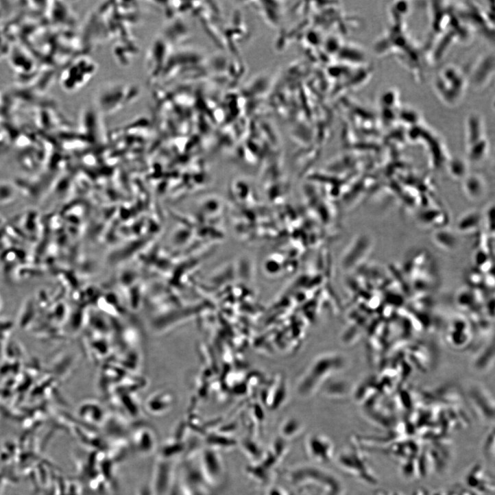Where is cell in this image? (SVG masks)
I'll return each instance as SVG.
<instances>
[{
  "label": "cell",
  "mask_w": 495,
  "mask_h": 495,
  "mask_svg": "<svg viewBox=\"0 0 495 495\" xmlns=\"http://www.w3.org/2000/svg\"><path fill=\"white\" fill-rule=\"evenodd\" d=\"M468 84L463 70L454 64L442 68L435 76L434 89L439 100L448 107H456L462 101Z\"/></svg>",
  "instance_id": "1"
},
{
  "label": "cell",
  "mask_w": 495,
  "mask_h": 495,
  "mask_svg": "<svg viewBox=\"0 0 495 495\" xmlns=\"http://www.w3.org/2000/svg\"><path fill=\"white\" fill-rule=\"evenodd\" d=\"M290 481L296 485L313 483L324 488L332 494H337L341 490L339 481L335 476L324 469L315 466H304L297 467L289 472Z\"/></svg>",
  "instance_id": "2"
},
{
  "label": "cell",
  "mask_w": 495,
  "mask_h": 495,
  "mask_svg": "<svg viewBox=\"0 0 495 495\" xmlns=\"http://www.w3.org/2000/svg\"><path fill=\"white\" fill-rule=\"evenodd\" d=\"M198 461V469L207 485H219L225 478L226 469L219 451L206 446L201 450Z\"/></svg>",
  "instance_id": "3"
},
{
  "label": "cell",
  "mask_w": 495,
  "mask_h": 495,
  "mask_svg": "<svg viewBox=\"0 0 495 495\" xmlns=\"http://www.w3.org/2000/svg\"><path fill=\"white\" fill-rule=\"evenodd\" d=\"M466 127L469 156L472 160L479 161L485 155L487 150L482 119L479 115L472 113L468 116Z\"/></svg>",
  "instance_id": "4"
},
{
  "label": "cell",
  "mask_w": 495,
  "mask_h": 495,
  "mask_svg": "<svg viewBox=\"0 0 495 495\" xmlns=\"http://www.w3.org/2000/svg\"><path fill=\"white\" fill-rule=\"evenodd\" d=\"M306 450L309 457L319 464L329 463L335 456L333 442L328 437L322 434H313L307 437Z\"/></svg>",
  "instance_id": "5"
},
{
  "label": "cell",
  "mask_w": 495,
  "mask_h": 495,
  "mask_svg": "<svg viewBox=\"0 0 495 495\" xmlns=\"http://www.w3.org/2000/svg\"><path fill=\"white\" fill-rule=\"evenodd\" d=\"M133 449L141 455H149L157 448L158 440L155 432L150 428L140 427L131 435Z\"/></svg>",
  "instance_id": "6"
},
{
  "label": "cell",
  "mask_w": 495,
  "mask_h": 495,
  "mask_svg": "<svg viewBox=\"0 0 495 495\" xmlns=\"http://www.w3.org/2000/svg\"><path fill=\"white\" fill-rule=\"evenodd\" d=\"M494 74V56L486 54L476 65L472 75V84L476 89L482 88L488 84Z\"/></svg>",
  "instance_id": "7"
},
{
  "label": "cell",
  "mask_w": 495,
  "mask_h": 495,
  "mask_svg": "<svg viewBox=\"0 0 495 495\" xmlns=\"http://www.w3.org/2000/svg\"><path fill=\"white\" fill-rule=\"evenodd\" d=\"M205 436L206 446L217 451L232 450L239 444V441L232 435L221 433H211Z\"/></svg>",
  "instance_id": "8"
},
{
  "label": "cell",
  "mask_w": 495,
  "mask_h": 495,
  "mask_svg": "<svg viewBox=\"0 0 495 495\" xmlns=\"http://www.w3.org/2000/svg\"><path fill=\"white\" fill-rule=\"evenodd\" d=\"M245 472L248 476L260 484L269 483L272 479L273 471L261 462H252L246 466Z\"/></svg>",
  "instance_id": "9"
},
{
  "label": "cell",
  "mask_w": 495,
  "mask_h": 495,
  "mask_svg": "<svg viewBox=\"0 0 495 495\" xmlns=\"http://www.w3.org/2000/svg\"><path fill=\"white\" fill-rule=\"evenodd\" d=\"M238 446H240L244 454L252 460L253 463L259 462L265 452L259 443L252 437L243 438L239 442Z\"/></svg>",
  "instance_id": "10"
},
{
  "label": "cell",
  "mask_w": 495,
  "mask_h": 495,
  "mask_svg": "<svg viewBox=\"0 0 495 495\" xmlns=\"http://www.w3.org/2000/svg\"><path fill=\"white\" fill-rule=\"evenodd\" d=\"M465 191L471 199L478 200L485 192L483 179L478 176H469L465 181Z\"/></svg>",
  "instance_id": "11"
},
{
  "label": "cell",
  "mask_w": 495,
  "mask_h": 495,
  "mask_svg": "<svg viewBox=\"0 0 495 495\" xmlns=\"http://www.w3.org/2000/svg\"><path fill=\"white\" fill-rule=\"evenodd\" d=\"M304 430L300 422L295 420H289L282 424L280 428V436L290 442L301 435Z\"/></svg>",
  "instance_id": "12"
},
{
  "label": "cell",
  "mask_w": 495,
  "mask_h": 495,
  "mask_svg": "<svg viewBox=\"0 0 495 495\" xmlns=\"http://www.w3.org/2000/svg\"><path fill=\"white\" fill-rule=\"evenodd\" d=\"M289 446L290 442L279 436L274 439L269 450L281 461L287 455Z\"/></svg>",
  "instance_id": "13"
},
{
  "label": "cell",
  "mask_w": 495,
  "mask_h": 495,
  "mask_svg": "<svg viewBox=\"0 0 495 495\" xmlns=\"http://www.w3.org/2000/svg\"><path fill=\"white\" fill-rule=\"evenodd\" d=\"M267 495H288L282 489L273 487L267 492Z\"/></svg>",
  "instance_id": "14"
},
{
  "label": "cell",
  "mask_w": 495,
  "mask_h": 495,
  "mask_svg": "<svg viewBox=\"0 0 495 495\" xmlns=\"http://www.w3.org/2000/svg\"><path fill=\"white\" fill-rule=\"evenodd\" d=\"M137 495H154V493L152 487L149 486H143L139 490Z\"/></svg>",
  "instance_id": "15"
}]
</instances>
